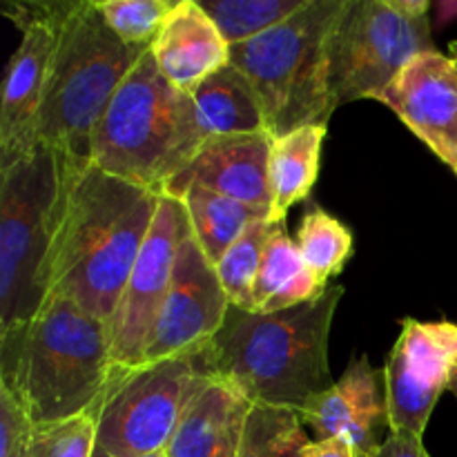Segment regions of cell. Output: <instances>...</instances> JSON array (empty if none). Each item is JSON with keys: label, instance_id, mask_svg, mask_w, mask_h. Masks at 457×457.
Returning <instances> with one entry per match:
<instances>
[{"label": "cell", "instance_id": "25", "mask_svg": "<svg viewBox=\"0 0 457 457\" xmlns=\"http://www.w3.org/2000/svg\"><path fill=\"white\" fill-rule=\"evenodd\" d=\"M275 223H270L268 219L262 221H254L230 248L226 250L217 268V275L221 279L223 290L228 295V302L230 306L241 308V311L253 312V290L254 281H257L259 266H262L263 250H266L268 239H270V232Z\"/></svg>", "mask_w": 457, "mask_h": 457}, {"label": "cell", "instance_id": "3", "mask_svg": "<svg viewBox=\"0 0 457 457\" xmlns=\"http://www.w3.org/2000/svg\"><path fill=\"white\" fill-rule=\"evenodd\" d=\"M114 373L107 324L65 297L49 295L27 328L0 337V386L34 424L101 406Z\"/></svg>", "mask_w": 457, "mask_h": 457}, {"label": "cell", "instance_id": "26", "mask_svg": "<svg viewBox=\"0 0 457 457\" xmlns=\"http://www.w3.org/2000/svg\"><path fill=\"white\" fill-rule=\"evenodd\" d=\"M308 442L299 413L253 406L239 457H303Z\"/></svg>", "mask_w": 457, "mask_h": 457}, {"label": "cell", "instance_id": "20", "mask_svg": "<svg viewBox=\"0 0 457 457\" xmlns=\"http://www.w3.org/2000/svg\"><path fill=\"white\" fill-rule=\"evenodd\" d=\"M190 96L205 138L268 132L257 92L237 67H223Z\"/></svg>", "mask_w": 457, "mask_h": 457}, {"label": "cell", "instance_id": "5", "mask_svg": "<svg viewBox=\"0 0 457 457\" xmlns=\"http://www.w3.org/2000/svg\"><path fill=\"white\" fill-rule=\"evenodd\" d=\"M150 47L125 45L94 0H71L56 34L38 116V143L89 163L92 138L129 71Z\"/></svg>", "mask_w": 457, "mask_h": 457}, {"label": "cell", "instance_id": "19", "mask_svg": "<svg viewBox=\"0 0 457 457\" xmlns=\"http://www.w3.org/2000/svg\"><path fill=\"white\" fill-rule=\"evenodd\" d=\"M326 290L328 281L303 262L297 241L288 237L286 223H275L254 281L253 312L270 315L297 308L317 302Z\"/></svg>", "mask_w": 457, "mask_h": 457}, {"label": "cell", "instance_id": "11", "mask_svg": "<svg viewBox=\"0 0 457 457\" xmlns=\"http://www.w3.org/2000/svg\"><path fill=\"white\" fill-rule=\"evenodd\" d=\"M70 3H7L3 12L22 31L9 61L0 98V165L38 147V116L56 47L58 25Z\"/></svg>", "mask_w": 457, "mask_h": 457}, {"label": "cell", "instance_id": "29", "mask_svg": "<svg viewBox=\"0 0 457 457\" xmlns=\"http://www.w3.org/2000/svg\"><path fill=\"white\" fill-rule=\"evenodd\" d=\"M34 422L9 388L0 386V457H34Z\"/></svg>", "mask_w": 457, "mask_h": 457}, {"label": "cell", "instance_id": "31", "mask_svg": "<svg viewBox=\"0 0 457 457\" xmlns=\"http://www.w3.org/2000/svg\"><path fill=\"white\" fill-rule=\"evenodd\" d=\"M303 457H357L355 451L339 437L333 440H312L303 449Z\"/></svg>", "mask_w": 457, "mask_h": 457}, {"label": "cell", "instance_id": "23", "mask_svg": "<svg viewBox=\"0 0 457 457\" xmlns=\"http://www.w3.org/2000/svg\"><path fill=\"white\" fill-rule=\"evenodd\" d=\"M228 40L239 45L290 21L311 0H199Z\"/></svg>", "mask_w": 457, "mask_h": 457}, {"label": "cell", "instance_id": "13", "mask_svg": "<svg viewBox=\"0 0 457 457\" xmlns=\"http://www.w3.org/2000/svg\"><path fill=\"white\" fill-rule=\"evenodd\" d=\"M228 311L230 302L217 268L208 262L190 230L179 245L168 297L156 320L143 364H154L210 344L226 324Z\"/></svg>", "mask_w": 457, "mask_h": 457}, {"label": "cell", "instance_id": "17", "mask_svg": "<svg viewBox=\"0 0 457 457\" xmlns=\"http://www.w3.org/2000/svg\"><path fill=\"white\" fill-rule=\"evenodd\" d=\"M150 52L165 80L186 94L230 65V45L199 0H179Z\"/></svg>", "mask_w": 457, "mask_h": 457}, {"label": "cell", "instance_id": "32", "mask_svg": "<svg viewBox=\"0 0 457 457\" xmlns=\"http://www.w3.org/2000/svg\"><path fill=\"white\" fill-rule=\"evenodd\" d=\"M451 58H453L455 65H457V40H453V43H451Z\"/></svg>", "mask_w": 457, "mask_h": 457}, {"label": "cell", "instance_id": "15", "mask_svg": "<svg viewBox=\"0 0 457 457\" xmlns=\"http://www.w3.org/2000/svg\"><path fill=\"white\" fill-rule=\"evenodd\" d=\"M317 440L346 442L357 457H378L384 431H391L384 370H375L369 357H355L346 373L299 413Z\"/></svg>", "mask_w": 457, "mask_h": 457}, {"label": "cell", "instance_id": "4", "mask_svg": "<svg viewBox=\"0 0 457 457\" xmlns=\"http://www.w3.org/2000/svg\"><path fill=\"white\" fill-rule=\"evenodd\" d=\"M80 161L38 145L0 165V337L31 324L49 295V262Z\"/></svg>", "mask_w": 457, "mask_h": 457}, {"label": "cell", "instance_id": "22", "mask_svg": "<svg viewBox=\"0 0 457 457\" xmlns=\"http://www.w3.org/2000/svg\"><path fill=\"white\" fill-rule=\"evenodd\" d=\"M177 199L186 205L192 237L212 266L254 221L268 219L262 210L205 187H187Z\"/></svg>", "mask_w": 457, "mask_h": 457}, {"label": "cell", "instance_id": "34", "mask_svg": "<svg viewBox=\"0 0 457 457\" xmlns=\"http://www.w3.org/2000/svg\"><path fill=\"white\" fill-rule=\"evenodd\" d=\"M449 391L453 393V395L457 397V373H455V378H453V382H451V386H449Z\"/></svg>", "mask_w": 457, "mask_h": 457}, {"label": "cell", "instance_id": "21", "mask_svg": "<svg viewBox=\"0 0 457 457\" xmlns=\"http://www.w3.org/2000/svg\"><path fill=\"white\" fill-rule=\"evenodd\" d=\"M326 129L328 125H308L272 141L270 223H286L290 208L311 196L320 174Z\"/></svg>", "mask_w": 457, "mask_h": 457}, {"label": "cell", "instance_id": "1", "mask_svg": "<svg viewBox=\"0 0 457 457\" xmlns=\"http://www.w3.org/2000/svg\"><path fill=\"white\" fill-rule=\"evenodd\" d=\"M161 196L152 187L80 163L54 241L49 295L70 299L110 324L150 235Z\"/></svg>", "mask_w": 457, "mask_h": 457}, {"label": "cell", "instance_id": "9", "mask_svg": "<svg viewBox=\"0 0 457 457\" xmlns=\"http://www.w3.org/2000/svg\"><path fill=\"white\" fill-rule=\"evenodd\" d=\"M427 52H436L427 0H348L330 40L335 107L379 98Z\"/></svg>", "mask_w": 457, "mask_h": 457}, {"label": "cell", "instance_id": "27", "mask_svg": "<svg viewBox=\"0 0 457 457\" xmlns=\"http://www.w3.org/2000/svg\"><path fill=\"white\" fill-rule=\"evenodd\" d=\"M110 29L132 47H152L179 0H94Z\"/></svg>", "mask_w": 457, "mask_h": 457}, {"label": "cell", "instance_id": "2", "mask_svg": "<svg viewBox=\"0 0 457 457\" xmlns=\"http://www.w3.org/2000/svg\"><path fill=\"white\" fill-rule=\"evenodd\" d=\"M342 295V286H328L317 302L270 315L230 306L226 324L210 342L217 378L253 406L302 413L335 384L328 339Z\"/></svg>", "mask_w": 457, "mask_h": 457}, {"label": "cell", "instance_id": "30", "mask_svg": "<svg viewBox=\"0 0 457 457\" xmlns=\"http://www.w3.org/2000/svg\"><path fill=\"white\" fill-rule=\"evenodd\" d=\"M378 457H431L422 445V437L404 431H388Z\"/></svg>", "mask_w": 457, "mask_h": 457}, {"label": "cell", "instance_id": "10", "mask_svg": "<svg viewBox=\"0 0 457 457\" xmlns=\"http://www.w3.org/2000/svg\"><path fill=\"white\" fill-rule=\"evenodd\" d=\"M187 235H190V219L186 205L174 196L163 195L150 235L134 263L119 306L107 324L112 364L116 370H132L143 366L147 344L168 297L179 245Z\"/></svg>", "mask_w": 457, "mask_h": 457}, {"label": "cell", "instance_id": "18", "mask_svg": "<svg viewBox=\"0 0 457 457\" xmlns=\"http://www.w3.org/2000/svg\"><path fill=\"white\" fill-rule=\"evenodd\" d=\"M250 411L248 397L217 379L186 411L168 457H239Z\"/></svg>", "mask_w": 457, "mask_h": 457}, {"label": "cell", "instance_id": "33", "mask_svg": "<svg viewBox=\"0 0 457 457\" xmlns=\"http://www.w3.org/2000/svg\"><path fill=\"white\" fill-rule=\"evenodd\" d=\"M143 457H168V449H165V451H156V453L143 455Z\"/></svg>", "mask_w": 457, "mask_h": 457}, {"label": "cell", "instance_id": "24", "mask_svg": "<svg viewBox=\"0 0 457 457\" xmlns=\"http://www.w3.org/2000/svg\"><path fill=\"white\" fill-rule=\"evenodd\" d=\"M295 241L303 262L326 281L337 277L353 254L351 228L321 208L303 214Z\"/></svg>", "mask_w": 457, "mask_h": 457}, {"label": "cell", "instance_id": "16", "mask_svg": "<svg viewBox=\"0 0 457 457\" xmlns=\"http://www.w3.org/2000/svg\"><path fill=\"white\" fill-rule=\"evenodd\" d=\"M272 141L268 132L208 138L195 159L165 183L163 195L177 199L187 187H205L270 217Z\"/></svg>", "mask_w": 457, "mask_h": 457}, {"label": "cell", "instance_id": "7", "mask_svg": "<svg viewBox=\"0 0 457 457\" xmlns=\"http://www.w3.org/2000/svg\"><path fill=\"white\" fill-rule=\"evenodd\" d=\"M348 0H311L290 21L245 43L230 45V65L257 92L266 129L281 138L308 125H328L330 40Z\"/></svg>", "mask_w": 457, "mask_h": 457}, {"label": "cell", "instance_id": "12", "mask_svg": "<svg viewBox=\"0 0 457 457\" xmlns=\"http://www.w3.org/2000/svg\"><path fill=\"white\" fill-rule=\"evenodd\" d=\"M457 373V324L402 320L384 366L391 431L424 437L442 393Z\"/></svg>", "mask_w": 457, "mask_h": 457}, {"label": "cell", "instance_id": "14", "mask_svg": "<svg viewBox=\"0 0 457 457\" xmlns=\"http://www.w3.org/2000/svg\"><path fill=\"white\" fill-rule=\"evenodd\" d=\"M451 170L457 165V65L442 52L415 58L378 98Z\"/></svg>", "mask_w": 457, "mask_h": 457}, {"label": "cell", "instance_id": "6", "mask_svg": "<svg viewBox=\"0 0 457 457\" xmlns=\"http://www.w3.org/2000/svg\"><path fill=\"white\" fill-rule=\"evenodd\" d=\"M205 141L192 96L165 80L147 52L103 114L89 163L163 195Z\"/></svg>", "mask_w": 457, "mask_h": 457}, {"label": "cell", "instance_id": "8", "mask_svg": "<svg viewBox=\"0 0 457 457\" xmlns=\"http://www.w3.org/2000/svg\"><path fill=\"white\" fill-rule=\"evenodd\" d=\"M210 344L116 370L98 409L94 457H143L165 451L192 402L217 382Z\"/></svg>", "mask_w": 457, "mask_h": 457}, {"label": "cell", "instance_id": "28", "mask_svg": "<svg viewBox=\"0 0 457 457\" xmlns=\"http://www.w3.org/2000/svg\"><path fill=\"white\" fill-rule=\"evenodd\" d=\"M98 409H89L58 422L34 424L31 453L34 457H94Z\"/></svg>", "mask_w": 457, "mask_h": 457}, {"label": "cell", "instance_id": "35", "mask_svg": "<svg viewBox=\"0 0 457 457\" xmlns=\"http://www.w3.org/2000/svg\"><path fill=\"white\" fill-rule=\"evenodd\" d=\"M453 172H455V174H457V165H455V168H453Z\"/></svg>", "mask_w": 457, "mask_h": 457}]
</instances>
